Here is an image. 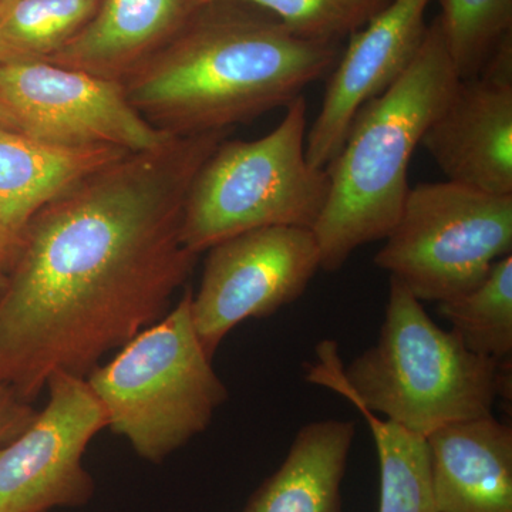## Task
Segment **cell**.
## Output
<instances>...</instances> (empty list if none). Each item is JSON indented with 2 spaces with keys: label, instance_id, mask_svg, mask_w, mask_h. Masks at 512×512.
I'll return each mask as SVG.
<instances>
[{
  "label": "cell",
  "instance_id": "ba28073f",
  "mask_svg": "<svg viewBox=\"0 0 512 512\" xmlns=\"http://www.w3.org/2000/svg\"><path fill=\"white\" fill-rule=\"evenodd\" d=\"M0 106L20 133L56 146L146 153L174 138L131 106L123 83L45 60L0 63Z\"/></svg>",
  "mask_w": 512,
  "mask_h": 512
},
{
  "label": "cell",
  "instance_id": "ffe728a7",
  "mask_svg": "<svg viewBox=\"0 0 512 512\" xmlns=\"http://www.w3.org/2000/svg\"><path fill=\"white\" fill-rule=\"evenodd\" d=\"M218 0H200V5ZM265 10L288 32L311 42L335 45L375 18L390 0H231Z\"/></svg>",
  "mask_w": 512,
  "mask_h": 512
},
{
  "label": "cell",
  "instance_id": "e0dca14e",
  "mask_svg": "<svg viewBox=\"0 0 512 512\" xmlns=\"http://www.w3.org/2000/svg\"><path fill=\"white\" fill-rule=\"evenodd\" d=\"M439 313L476 355L503 362L512 352V254L498 259L473 288L439 302Z\"/></svg>",
  "mask_w": 512,
  "mask_h": 512
},
{
  "label": "cell",
  "instance_id": "ac0fdd59",
  "mask_svg": "<svg viewBox=\"0 0 512 512\" xmlns=\"http://www.w3.org/2000/svg\"><path fill=\"white\" fill-rule=\"evenodd\" d=\"M101 0H15L0 9V63L47 60L92 20Z\"/></svg>",
  "mask_w": 512,
  "mask_h": 512
},
{
  "label": "cell",
  "instance_id": "9c48e42d",
  "mask_svg": "<svg viewBox=\"0 0 512 512\" xmlns=\"http://www.w3.org/2000/svg\"><path fill=\"white\" fill-rule=\"evenodd\" d=\"M320 269L312 229L266 227L218 242L208 249L200 289L192 292L195 332L207 355L248 319H262L295 302Z\"/></svg>",
  "mask_w": 512,
  "mask_h": 512
},
{
  "label": "cell",
  "instance_id": "7a4b0ae2",
  "mask_svg": "<svg viewBox=\"0 0 512 512\" xmlns=\"http://www.w3.org/2000/svg\"><path fill=\"white\" fill-rule=\"evenodd\" d=\"M336 60L335 45L296 37L265 10L218 0L202 5L123 86L151 126L192 136L288 106Z\"/></svg>",
  "mask_w": 512,
  "mask_h": 512
},
{
  "label": "cell",
  "instance_id": "7402d4cb",
  "mask_svg": "<svg viewBox=\"0 0 512 512\" xmlns=\"http://www.w3.org/2000/svg\"><path fill=\"white\" fill-rule=\"evenodd\" d=\"M16 245L18 241L9 237L5 231L0 229V289L5 284L6 276H8L10 264H12L13 255H15Z\"/></svg>",
  "mask_w": 512,
  "mask_h": 512
},
{
  "label": "cell",
  "instance_id": "6da1fadb",
  "mask_svg": "<svg viewBox=\"0 0 512 512\" xmlns=\"http://www.w3.org/2000/svg\"><path fill=\"white\" fill-rule=\"evenodd\" d=\"M227 136L128 153L36 212L0 289V386L32 403L53 373L86 377L163 318L198 258L181 239L188 192Z\"/></svg>",
  "mask_w": 512,
  "mask_h": 512
},
{
  "label": "cell",
  "instance_id": "52a82bcc",
  "mask_svg": "<svg viewBox=\"0 0 512 512\" xmlns=\"http://www.w3.org/2000/svg\"><path fill=\"white\" fill-rule=\"evenodd\" d=\"M375 264L420 302L467 292L512 252V195L443 181L410 187Z\"/></svg>",
  "mask_w": 512,
  "mask_h": 512
},
{
  "label": "cell",
  "instance_id": "30bf717a",
  "mask_svg": "<svg viewBox=\"0 0 512 512\" xmlns=\"http://www.w3.org/2000/svg\"><path fill=\"white\" fill-rule=\"evenodd\" d=\"M46 387V406L0 447V512L80 507L94 493L83 456L107 427L106 412L86 377L55 372Z\"/></svg>",
  "mask_w": 512,
  "mask_h": 512
},
{
  "label": "cell",
  "instance_id": "44dd1931",
  "mask_svg": "<svg viewBox=\"0 0 512 512\" xmlns=\"http://www.w3.org/2000/svg\"><path fill=\"white\" fill-rule=\"evenodd\" d=\"M35 413L10 387L0 386V447L22 433Z\"/></svg>",
  "mask_w": 512,
  "mask_h": 512
},
{
  "label": "cell",
  "instance_id": "4fadbf2b",
  "mask_svg": "<svg viewBox=\"0 0 512 512\" xmlns=\"http://www.w3.org/2000/svg\"><path fill=\"white\" fill-rule=\"evenodd\" d=\"M201 6L200 0H101L92 20L45 62L126 82Z\"/></svg>",
  "mask_w": 512,
  "mask_h": 512
},
{
  "label": "cell",
  "instance_id": "603a6c76",
  "mask_svg": "<svg viewBox=\"0 0 512 512\" xmlns=\"http://www.w3.org/2000/svg\"><path fill=\"white\" fill-rule=\"evenodd\" d=\"M0 128H6V130L18 131V133H20L15 119L10 116L9 111L3 106H0Z\"/></svg>",
  "mask_w": 512,
  "mask_h": 512
},
{
  "label": "cell",
  "instance_id": "5bb4252c",
  "mask_svg": "<svg viewBox=\"0 0 512 512\" xmlns=\"http://www.w3.org/2000/svg\"><path fill=\"white\" fill-rule=\"evenodd\" d=\"M439 512H512V429L493 414L426 436Z\"/></svg>",
  "mask_w": 512,
  "mask_h": 512
},
{
  "label": "cell",
  "instance_id": "9a60e30c",
  "mask_svg": "<svg viewBox=\"0 0 512 512\" xmlns=\"http://www.w3.org/2000/svg\"><path fill=\"white\" fill-rule=\"evenodd\" d=\"M126 154L109 146H56L0 128V229L19 241L36 212L80 178Z\"/></svg>",
  "mask_w": 512,
  "mask_h": 512
},
{
  "label": "cell",
  "instance_id": "277c9868",
  "mask_svg": "<svg viewBox=\"0 0 512 512\" xmlns=\"http://www.w3.org/2000/svg\"><path fill=\"white\" fill-rule=\"evenodd\" d=\"M458 80L437 18L409 69L359 110L325 168L328 200L312 228L320 269L338 272L356 249L390 234L409 194L413 153Z\"/></svg>",
  "mask_w": 512,
  "mask_h": 512
},
{
  "label": "cell",
  "instance_id": "cb8c5ba5",
  "mask_svg": "<svg viewBox=\"0 0 512 512\" xmlns=\"http://www.w3.org/2000/svg\"><path fill=\"white\" fill-rule=\"evenodd\" d=\"M12 2H15V0H0V9L5 8V6L10 5Z\"/></svg>",
  "mask_w": 512,
  "mask_h": 512
},
{
  "label": "cell",
  "instance_id": "d6986e66",
  "mask_svg": "<svg viewBox=\"0 0 512 512\" xmlns=\"http://www.w3.org/2000/svg\"><path fill=\"white\" fill-rule=\"evenodd\" d=\"M441 9L439 19L458 79L477 76L511 33L512 0H441Z\"/></svg>",
  "mask_w": 512,
  "mask_h": 512
},
{
  "label": "cell",
  "instance_id": "2e32d148",
  "mask_svg": "<svg viewBox=\"0 0 512 512\" xmlns=\"http://www.w3.org/2000/svg\"><path fill=\"white\" fill-rule=\"evenodd\" d=\"M356 423L319 420L303 426L284 463L249 498L242 512H342Z\"/></svg>",
  "mask_w": 512,
  "mask_h": 512
},
{
  "label": "cell",
  "instance_id": "7c38bea8",
  "mask_svg": "<svg viewBox=\"0 0 512 512\" xmlns=\"http://www.w3.org/2000/svg\"><path fill=\"white\" fill-rule=\"evenodd\" d=\"M430 2L390 0L350 35L348 50L326 86L318 117L306 133V158L312 167H328L359 110L386 93L409 69L429 28Z\"/></svg>",
  "mask_w": 512,
  "mask_h": 512
},
{
  "label": "cell",
  "instance_id": "3957f363",
  "mask_svg": "<svg viewBox=\"0 0 512 512\" xmlns=\"http://www.w3.org/2000/svg\"><path fill=\"white\" fill-rule=\"evenodd\" d=\"M305 377L424 437L493 414L504 386L501 362L476 355L453 330L437 326L394 278L375 345L345 367L338 343L323 340Z\"/></svg>",
  "mask_w": 512,
  "mask_h": 512
},
{
  "label": "cell",
  "instance_id": "8992f818",
  "mask_svg": "<svg viewBox=\"0 0 512 512\" xmlns=\"http://www.w3.org/2000/svg\"><path fill=\"white\" fill-rule=\"evenodd\" d=\"M285 110L271 133L254 141L225 138L202 164L181 225L184 247L192 254L252 229L315 227L328 200V171L306 158L305 97H296Z\"/></svg>",
  "mask_w": 512,
  "mask_h": 512
},
{
  "label": "cell",
  "instance_id": "5b68a950",
  "mask_svg": "<svg viewBox=\"0 0 512 512\" xmlns=\"http://www.w3.org/2000/svg\"><path fill=\"white\" fill-rule=\"evenodd\" d=\"M191 298L192 289H185L171 311L86 376L107 427L151 463H161L207 429L228 399L195 332Z\"/></svg>",
  "mask_w": 512,
  "mask_h": 512
},
{
  "label": "cell",
  "instance_id": "8fae6325",
  "mask_svg": "<svg viewBox=\"0 0 512 512\" xmlns=\"http://www.w3.org/2000/svg\"><path fill=\"white\" fill-rule=\"evenodd\" d=\"M420 146L451 183L512 195V35L480 74L458 80Z\"/></svg>",
  "mask_w": 512,
  "mask_h": 512
}]
</instances>
